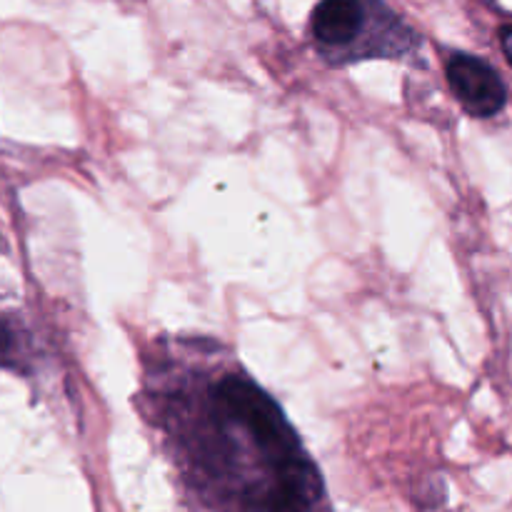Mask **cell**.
Here are the masks:
<instances>
[{
  "label": "cell",
  "mask_w": 512,
  "mask_h": 512,
  "mask_svg": "<svg viewBox=\"0 0 512 512\" xmlns=\"http://www.w3.org/2000/svg\"><path fill=\"white\" fill-rule=\"evenodd\" d=\"M448 85L460 108L473 118H493L508 103V90L493 65L468 53H453L448 60Z\"/></svg>",
  "instance_id": "obj_3"
},
{
  "label": "cell",
  "mask_w": 512,
  "mask_h": 512,
  "mask_svg": "<svg viewBox=\"0 0 512 512\" xmlns=\"http://www.w3.org/2000/svg\"><path fill=\"white\" fill-rule=\"evenodd\" d=\"M310 33L330 65L405 58L420 50V35L383 0H320L310 15Z\"/></svg>",
  "instance_id": "obj_2"
},
{
  "label": "cell",
  "mask_w": 512,
  "mask_h": 512,
  "mask_svg": "<svg viewBox=\"0 0 512 512\" xmlns=\"http://www.w3.org/2000/svg\"><path fill=\"white\" fill-rule=\"evenodd\" d=\"M160 425L185 480L210 505L298 512L325 505V483L283 408L243 370L178 385Z\"/></svg>",
  "instance_id": "obj_1"
},
{
  "label": "cell",
  "mask_w": 512,
  "mask_h": 512,
  "mask_svg": "<svg viewBox=\"0 0 512 512\" xmlns=\"http://www.w3.org/2000/svg\"><path fill=\"white\" fill-rule=\"evenodd\" d=\"M500 45H503L505 58H508V63L512 65V25L500 30Z\"/></svg>",
  "instance_id": "obj_4"
}]
</instances>
